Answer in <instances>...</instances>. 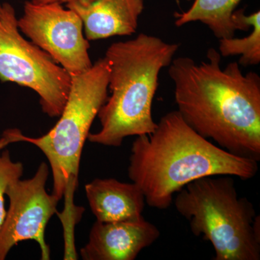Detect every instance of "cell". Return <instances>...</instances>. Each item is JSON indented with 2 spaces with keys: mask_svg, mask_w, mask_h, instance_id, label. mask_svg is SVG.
I'll return each instance as SVG.
<instances>
[{
  "mask_svg": "<svg viewBox=\"0 0 260 260\" xmlns=\"http://www.w3.org/2000/svg\"><path fill=\"white\" fill-rule=\"evenodd\" d=\"M73 0H32V3L36 4H47V3H58L62 4V3H68Z\"/></svg>",
  "mask_w": 260,
  "mask_h": 260,
  "instance_id": "obj_16",
  "label": "cell"
},
{
  "mask_svg": "<svg viewBox=\"0 0 260 260\" xmlns=\"http://www.w3.org/2000/svg\"><path fill=\"white\" fill-rule=\"evenodd\" d=\"M109 77L105 57L85 73L71 77L69 97L56 125L39 138L25 136V142L40 149L48 159L54 181L52 194L59 200L64 197V210L60 215L66 233H73L83 213V208L74 203L80 159L90 126L107 101Z\"/></svg>",
  "mask_w": 260,
  "mask_h": 260,
  "instance_id": "obj_4",
  "label": "cell"
},
{
  "mask_svg": "<svg viewBox=\"0 0 260 260\" xmlns=\"http://www.w3.org/2000/svg\"><path fill=\"white\" fill-rule=\"evenodd\" d=\"M67 8L83 23L88 41L116 36H132L138 27L143 0H73Z\"/></svg>",
  "mask_w": 260,
  "mask_h": 260,
  "instance_id": "obj_10",
  "label": "cell"
},
{
  "mask_svg": "<svg viewBox=\"0 0 260 260\" xmlns=\"http://www.w3.org/2000/svg\"><path fill=\"white\" fill-rule=\"evenodd\" d=\"M160 236L158 227L144 218L137 221L96 220L80 255L84 260H134Z\"/></svg>",
  "mask_w": 260,
  "mask_h": 260,
  "instance_id": "obj_9",
  "label": "cell"
},
{
  "mask_svg": "<svg viewBox=\"0 0 260 260\" xmlns=\"http://www.w3.org/2000/svg\"><path fill=\"white\" fill-rule=\"evenodd\" d=\"M25 136L19 129L5 130L0 138V152L11 143L25 142Z\"/></svg>",
  "mask_w": 260,
  "mask_h": 260,
  "instance_id": "obj_15",
  "label": "cell"
},
{
  "mask_svg": "<svg viewBox=\"0 0 260 260\" xmlns=\"http://www.w3.org/2000/svg\"><path fill=\"white\" fill-rule=\"evenodd\" d=\"M251 32L247 37H235L219 40L221 56H239L241 67L256 66L260 63V12L252 13Z\"/></svg>",
  "mask_w": 260,
  "mask_h": 260,
  "instance_id": "obj_13",
  "label": "cell"
},
{
  "mask_svg": "<svg viewBox=\"0 0 260 260\" xmlns=\"http://www.w3.org/2000/svg\"><path fill=\"white\" fill-rule=\"evenodd\" d=\"M210 48L207 61L179 56L169 65L177 112L196 133L229 153L260 160V77L237 61L223 69Z\"/></svg>",
  "mask_w": 260,
  "mask_h": 260,
  "instance_id": "obj_1",
  "label": "cell"
},
{
  "mask_svg": "<svg viewBox=\"0 0 260 260\" xmlns=\"http://www.w3.org/2000/svg\"><path fill=\"white\" fill-rule=\"evenodd\" d=\"M98 221H137L143 218L145 195L139 186L115 179H95L85 186Z\"/></svg>",
  "mask_w": 260,
  "mask_h": 260,
  "instance_id": "obj_11",
  "label": "cell"
},
{
  "mask_svg": "<svg viewBox=\"0 0 260 260\" xmlns=\"http://www.w3.org/2000/svg\"><path fill=\"white\" fill-rule=\"evenodd\" d=\"M23 174V164L13 161L9 150L0 152V229L6 216L4 196L7 186L11 181L20 179Z\"/></svg>",
  "mask_w": 260,
  "mask_h": 260,
  "instance_id": "obj_14",
  "label": "cell"
},
{
  "mask_svg": "<svg viewBox=\"0 0 260 260\" xmlns=\"http://www.w3.org/2000/svg\"><path fill=\"white\" fill-rule=\"evenodd\" d=\"M258 169V162L205 139L173 111L162 116L153 133L137 136L128 176L150 208L165 210L172 205L174 194L192 181L220 175L248 180L255 177Z\"/></svg>",
  "mask_w": 260,
  "mask_h": 260,
  "instance_id": "obj_2",
  "label": "cell"
},
{
  "mask_svg": "<svg viewBox=\"0 0 260 260\" xmlns=\"http://www.w3.org/2000/svg\"><path fill=\"white\" fill-rule=\"evenodd\" d=\"M233 177L196 179L173 202L191 233L211 243L214 260H259L260 217L247 198L239 197Z\"/></svg>",
  "mask_w": 260,
  "mask_h": 260,
  "instance_id": "obj_5",
  "label": "cell"
},
{
  "mask_svg": "<svg viewBox=\"0 0 260 260\" xmlns=\"http://www.w3.org/2000/svg\"><path fill=\"white\" fill-rule=\"evenodd\" d=\"M0 80L34 90L50 117L61 115L72 84L64 68L20 34L14 8L8 3L0 5Z\"/></svg>",
  "mask_w": 260,
  "mask_h": 260,
  "instance_id": "obj_6",
  "label": "cell"
},
{
  "mask_svg": "<svg viewBox=\"0 0 260 260\" xmlns=\"http://www.w3.org/2000/svg\"><path fill=\"white\" fill-rule=\"evenodd\" d=\"M49 175V165L43 162L34 177L15 179L7 186L5 194L9 198L10 206L0 229V260L6 259L13 246L26 240L39 244L42 259H50L45 229L51 217L57 213L60 200L46 190Z\"/></svg>",
  "mask_w": 260,
  "mask_h": 260,
  "instance_id": "obj_8",
  "label": "cell"
},
{
  "mask_svg": "<svg viewBox=\"0 0 260 260\" xmlns=\"http://www.w3.org/2000/svg\"><path fill=\"white\" fill-rule=\"evenodd\" d=\"M19 30L47 53L71 77L93 66L90 44L83 34L81 19L60 3L36 4L25 2L23 16L18 19Z\"/></svg>",
  "mask_w": 260,
  "mask_h": 260,
  "instance_id": "obj_7",
  "label": "cell"
},
{
  "mask_svg": "<svg viewBox=\"0 0 260 260\" xmlns=\"http://www.w3.org/2000/svg\"><path fill=\"white\" fill-rule=\"evenodd\" d=\"M241 1L194 0L187 11L177 15L175 25L180 27L198 21L207 25L219 40L235 37L238 29L233 15Z\"/></svg>",
  "mask_w": 260,
  "mask_h": 260,
  "instance_id": "obj_12",
  "label": "cell"
},
{
  "mask_svg": "<svg viewBox=\"0 0 260 260\" xmlns=\"http://www.w3.org/2000/svg\"><path fill=\"white\" fill-rule=\"evenodd\" d=\"M179 48L178 44L145 34L109 46L104 57L109 67L111 95L98 114L102 128L89 133L90 143L118 148L127 137L155 131L152 107L159 75L172 63Z\"/></svg>",
  "mask_w": 260,
  "mask_h": 260,
  "instance_id": "obj_3",
  "label": "cell"
}]
</instances>
